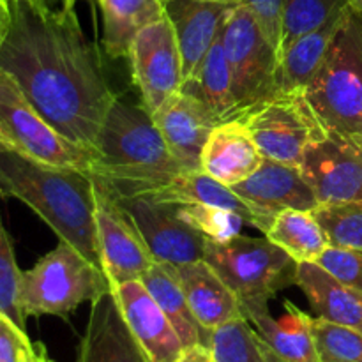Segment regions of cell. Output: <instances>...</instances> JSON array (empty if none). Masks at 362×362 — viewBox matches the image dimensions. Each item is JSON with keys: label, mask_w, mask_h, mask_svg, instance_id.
Masks as SVG:
<instances>
[{"label": "cell", "mask_w": 362, "mask_h": 362, "mask_svg": "<svg viewBox=\"0 0 362 362\" xmlns=\"http://www.w3.org/2000/svg\"><path fill=\"white\" fill-rule=\"evenodd\" d=\"M9 4L0 69L13 76L57 131L95 151L98 134L117 95L76 13L42 9L28 0Z\"/></svg>", "instance_id": "cell-1"}, {"label": "cell", "mask_w": 362, "mask_h": 362, "mask_svg": "<svg viewBox=\"0 0 362 362\" xmlns=\"http://www.w3.org/2000/svg\"><path fill=\"white\" fill-rule=\"evenodd\" d=\"M0 194L28 205L60 240L101 267L90 173L37 161L0 140Z\"/></svg>", "instance_id": "cell-2"}, {"label": "cell", "mask_w": 362, "mask_h": 362, "mask_svg": "<svg viewBox=\"0 0 362 362\" xmlns=\"http://www.w3.org/2000/svg\"><path fill=\"white\" fill-rule=\"evenodd\" d=\"M95 154L92 175L105 179L119 197L159 186L186 172L166 147L152 113L120 95L106 113Z\"/></svg>", "instance_id": "cell-3"}, {"label": "cell", "mask_w": 362, "mask_h": 362, "mask_svg": "<svg viewBox=\"0 0 362 362\" xmlns=\"http://www.w3.org/2000/svg\"><path fill=\"white\" fill-rule=\"evenodd\" d=\"M329 133L362 144V13L350 7L320 69L306 87Z\"/></svg>", "instance_id": "cell-4"}, {"label": "cell", "mask_w": 362, "mask_h": 362, "mask_svg": "<svg viewBox=\"0 0 362 362\" xmlns=\"http://www.w3.org/2000/svg\"><path fill=\"white\" fill-rule=\"evenodd\" d=\"M112 290L99 265L92 264L66 240L28 271H21L20 304L25 318L55 315L67 317L80 304L92 303Z\"/></svg>", "instance_id": "cell-5"}, {"label": "cell", "mask_w": 362, "mask_h": 362, "mask_svg": "<svg viewBox=\"0 0 362 362\" xmlns=\"http://www.w3.org/2000/svg\"><path fill=\"white\" fill-rule=\"evenodd\" d=\"M204 260L233 290L240 306L269 303L279 290L296 285L299 267L267 237L235 235L225 243L207 240Z\"/></svg>", "instance_id": "cell-6"}, {"label": "cell", "mask_w": 362, "mask_h": 362, "mask_svg": "<svg viewBox=\"0 0 362 362\" xmlns=\"http://www.w3.org/2000/svg\"><path fill=\"white\" fill-rule=\"evenodd\" d=\"M223 45L232 73L237 119L279 92V57L246 6H235L221 27Z\"/></svg>", "instance_id": "cell-7"}, {"label": "cell", "mask_w": 362, "mask_h": 362, "mask_svg": "<svg viewBox=\"0 0 362 362\" xmlns=\"http://www.w3.org/2000/svg\"><path fill=\"white\" fill-rule=\"evenodd\" d=\"M0 140L37 161L90 175L98 163L95 151L57 131L4 69H0Z\"/></svg>", "instance_id": "cell-8"}, {"label": "cell", "mask_w": 362, "mask_h": 362, "mask_svg": "<svg viewBox=\"0 0 362 362\" xmlns=\"http://www.w3.org/2000/svg\"><path fill=\"white\" fill-rule=\"evenodd\" d=\"M262 156L300 166L308 145L327 131L315 115L304 90H279L243 117Z\"/></svg>", "instance_id": "cell-9"}, {"label": "cell", "mask_w": 362, "mask_h": 362, "mask_svg": "<svg viewBox=\"0 0 362 362\" xmlns=\"http://www.w3.org/2000/svg\"><path fill=\"white\" fill-rule=\"evenodd\" d=\"M92 179L95 198V239L103 271L112 286L136 281L156 264V260L134 223L120 205L112 186L98 175H92Z\"/></svg>", "instance_id": "cell-10"}, {"label": "cell", "mask_w": 362, "mask_h": 362, "mask_svg": "<svg viewBox=\"0 0 362 362\" xmlns=\"http://www.w3.org/2000/svg\"><path fill=\"white\" fill-rule=\"evenodd\" d=\"M117 198L140 232L156 264L177 267L204 260L207 239L180 219L175 205L156 202L144 194H117Z\"/></svg>", "instance_id": "cell-11"}, {"label": "cell", "mask_w": 362, "mask_h": 362, "mask_svg": "<svg viewBox=\"0 0 362 362\" xmlns=\"http://www.w3.org/2000/svg\"><path fill=\"white\" fill-rule=\"evenodd\" d=\"M127 57L141 105L151 113L182 87V59L166 14L134 35Z\"/></svg>", "instance_id": "cell-12"}, {"label": "cell", "mask_w": 362, "mask_h": 362, "mask_svg": "<svg viewBox=\"0 0 362 362\" xmlns=\"http://www.w3.org/2000/svg\"><path fill=\"white\" fill-rule=\"evenodd\" d=\"M299 168L320 205L362 202V144L327 131L308 145Z\"/></svg>", "instance_id": "cell-13"}, {"label": "cell", "mask_w": 362, "mask_h": 362, "mask_svg": "<svg viewBox=\"0 0 362 362\" xmlns=\"http://www.w3.org/2000/svg\"><path fill=\"white\" fill-rule=\"evenodd\" d=\"M232 189L258 212L265 232L281 211L296 209L313 212L320 205L299 166H290L269 158L262 159L257 172L232 186Z\"/></svg>", "instance_id": "cell-14"}, {"label": "cell", "mask_w": 362, "mask_h": 362, "mask_svg": "<svg viewBox=\"0 0 362 362\" xmlns=\"http://www.w3.org/2000/svg\"><path fill=\"white\" fill-rule=\"evenodd\" d=\"M156 126L173 158L186 172L202 170V152L212 129L221 120L202 99L179 90L154 113Z\"/></svg>", "instance_id": "cell-15"}, {"label": "cell", "mask_w": 362, "mask_h": 362, "mask_svg": "<svg viewBox=\"0 0 362 362\" xmlns=\"http://www.w3.org/2000/svg\"><path fill=\"white\" fill-rule=\"evenodd\" d=\"M120 313L151 362H177L184 345L140 279L112 286Z\"/></svg>", "instance_id": "cell-16"}, {"label": "cell", "mask_w": 362, "mask_h": 362, "mask_svg": "<svg viewBox=\"0 0 362 362\" xmlns=\"http://www.w3.org/2000/svg\"><path fill=\"white\" fill-rule=\"evenodd\" d=\"M243 313L251 322L264 345L269 362H322L313 338V318L290 300L285 315L274 318L269 303L243 304Z\"/></svg>", "instance_id": "cell-17"}, {"label": "cell", "mask_w": 362, "mask_h": 362, "mask_svg": "<svg viewBox=\"0 0 362 362\" xmlns=\"http://www.w3.org/2000/svg\"><path fill=\"white\" fill-rule=\"evenodd\" d=\"M90 304L76 362H151L127 327L112 290Z\"/></svg>", "instance_id": "cell-18"}, {"label": "cell", "mask_w": 362, "mask_h": 362, "mask_svg": "<svg viewBox=\"0 0 362 362\" xmlns=\"http://www.w3.org/2000/svg\"><path fill=\"white\" fill-rule=\"evenodd\" d=\"M233 6L235 4L204 0H168L165 4L166 16L172 21L180 49L184 81L197 73Z\"/></svg>", "instance_id": "cell-19"}, {"label": "cell", "mask_w": 362, "mask_h": 362, "mask_svg": "<svg viewBox=\"0 0 362 362\" xmlns=\"http://www.w3.org/2000/svg\"><path fill=\"white\" fill-rule=\"evenodd\" d=\"M262 159L264 156L246 124L232 119L212 129L202 152V170L232 187L253 175Z\"/></svg>", "instance_id": "cell-20"}, {"label": "cell", "mask_w": 362, "mask_h": 362, "mask_svg": "<svg viewBox=\"0 0 362 362\" xmlns=\"http://www.w3.org/2000/svg\"><path fill=\"white\" fill-rule=\"evenodd\" d=\"M191 311L204 329L212 332L228 322L246 318L239 297L205 260L173 265Z\"/></svg>", "instance_id": "cell-21"}, {"label": "cell", "mask_w": 362, "mask_h": 362, "mask_svg": "<svg viewBox=\"0 0 362 362\" xmlns=\"http://www.w3.org/2000/svg\"><path fill=\"white\" fill-rule=\"evenodd\" d=\"M133 194H144V197L152 198L156 202H165V204L173 205L204 204L226 209V211L239 214L246 221V225L265 233V225L260 216H258V212L247 202L237 197L232 187L219 182L218 179L205 173L204 170L179 173L168 182L147 187V189L138 191V193ZM124 197H127V194H124Z\"/></svg>", "instance_id": "cell-22"}, {"label": "cell", "mask_w": 362, "mask_h": 362, "mask_svg": "<svg viewBox=\"0 0 362 362\" xmlns=\"http://www.w3.org/2000/svg\"><path fill=\"white\" fill-rule=\"evenodd\" d=\"M296 285L304 292L318 318L362 332V292L343 285L315 262L297 267Z\"/></svg>", "instance_id": "cell-23"}, {"label": "cell", "mask_w": 362, "mask_h": 362, "mask_svg": "<svg viewBox=\"0 0 362 362\" xmlns=\"http://www.w3.org/2000/svg\"><path fill=\"white\" fill-rule=\"evenodd\" d=\"M350 6L325 21L322 27L303 35L279 57V90H306L320 69L336 34L345 21Z\"/></svg>", "instance_id": "cell-24"}, {"label": "cell", "mask_w": 362, "mask_h": 362, "mask_svg": "<svg viewBox=\"0 0 362 362\" xmlns=\"http://www.w3.org/2000/svg\"><path fill=\"white\" fill-rule=\"evenodd\" d=\"M140 281L144 283L152 299L159 304L163 313L168 317L184 349H191L194 345H211V332L202 327L191 311L173 265L154 264L141 276Z\"/></svg>", "instance_id": "cell-25"}, {"label": "cell", "mask_w": 362, "mask_h": 362, "mask_svg": "<svg viewBox=\"0 0 362 362\" xmlns=\"http://www.w3.org/2000/svg\"><path fill=\"white\" fill-rule=\"evenodd\" d=\"M103 14V46L112 59L127 57L134 35L166 14L163 0H98Z\"/></svg>", "instance_id": "cell-26"}, {"label": "cell", "mask_w": 362, "mask_h": 362, "mask_svg": "<svg viewBox=\"0 0 362 362\" xmlns=\"http://www.w3.org/2000/svg\"><path fill=\"white\" fill-rule=\"evenodd\" d=\"M180 90L202 99L218 115L221 122L237 119L232 73H230V64L226 59L225 45H223L221 30H219L218 37L207 52L205 59L202 60L197 73L189 80L184 81Z\"/></svg>", "instance_id": "cell-27"}, {"label": "cell", "mask_w": 362, "mask_h": 362, "mask_svg": "<svg viewBox=\"0 0 362 362\" xmlns=\"http://www.w3.org/2000/svg\"><path fill=\"white\" fill-rule=\"evenodd\" d=\"M265 237L286 251L297 264L317 262L329 246L327 233L313 212L296 209L279 212L265 232Z\"/></svg>", "instance_id": "cell-28"}, {"label": "cell", "mask_w": 362, "mask_h": 362, "mask_svg": "<svg viewBox=\"0 0 362 362\" xmlns=\"http://www.w3.org/2000/svg\"><path fill=\"white\" fill-rule=\"evenodd\" d=\"M349 7L346 0H283L279 57L292 42Z\"/></svg>", "instance_id": "cell-29"}, {"label": "cell", "mask_w": 362, "mask_h": 362, "mask_svg": "<svg viewBox=\"0 0 362 362\" xmlns=\"http://www.w3.org/2000/svg\"><path fill=\"white\" fill-rule=\"evenodd\" d=\"M209 349L216 362H269L257 331L246 318L214 329Z\"/></svg>", "instance_id": "cell-30"}, {"label": "cell", "mask_w": 362, "mask_h": 362, "mask_svg": "<svg viewBox=\"0 0 362 362\" xmlns=\"http://www.w3.org/2000/svg\"><path fill=\"white\" fill-rule=\"evenodd\" d=\"M313 214L327 233L329 244L362 251V202L318 205Z\"/></svg>", "instance_id": "cell-31"}, {"label": "cell", "mask_w": 362, "mask_h": 362, "mask_svg": "<svg viewBox=\"0 0 362 362\" xmlns=\"http://www.w3.org/2000/svg\"><path fill=\"white\" fill-rule=\"evenodd\" d=\"M20 283L21 271L14 258L11 237L0 216V315L27 334V318L20 304Z\"/></svg>", "instance_id": "cell-32"}, {"label": "cell", "mask_w": 362, "mask_h": 362, "mask_svg": "<svg viewBox=\"0 0 362 362\" xmlns=\"http://www.w3.org/2000/svg\"><path fill=\"white\" fill-rule=\"evenodd\" d=\"M180 219L193 226L207 240L225 243L232 237L240 235V230L246 225L239 214L221 207H212L204 204H180L175 205Z\"/></svg>", "instance_id": "cell-33"}, {"label": "cell", "mask_w": 362, "mask_h": 362, "mask_svg": "<svg viewBox=\"0 0 362 362\" xmlns=\"http://www.w3.org/2000/svg\"><path fill=\"white\" fill-rule=\"evenodd\" d=\"M311 329L322 361L362 362V332L318 317Z\"/></svg>", "instance_id": "cell-34"}, {"label": "cell", "mask_w": 362, "mask_h": 362, "mask_svg": "<svg viewBox=\"0 0 362 362\" xmlns=\"http://www.w3.org/2000/svg\"><path fill=\"white\" fill-rule=\"evenodd\" d=\"M315 264L320 265L343 285L362 292V251L329 244Z\"/></svg>", "instance_id": "cell-35"}, {"label": "cell", "mask_w": 362, "mask_h": 362, "mask_svg": "<svg viewBox=\"0 0 362 362\" xmlns=\"http://www.w3.org/2000/svg\"><path fill=\"white\" fill-rule=\"evenodd\" d=\"M240 6H246L260 23L262 30L267 35L271 45L278 52L281 45V11L283 0H237Z\"/></svg>", "instance_id": "cell-36"}, {"label": "cell", "mask_w": 362, "mask_h": 362, "mask_svg": "<svg viewBox=\"0 0 362 362\" xmlns=\"http://www.w3.org/2000/svg\"><path fill=\"white\" fill-rule=\"evenodd\" d=\"M32 345L28 334L0 315V362H25Z\"/></svg>", "instance_id": "cell-37"}, {"label": "cell", "mask_w": 362, "mask_h": 362, "mask_svg": "<svg viewBox=\"0 0 362 362\" xmlns=\"http://www.w3.org/2000/svg\"><path fill=\"white\" fill-rule=\"evenodd\" d=\"M177 362H216V361L209 346L194 345L191 346V349L184 350V354L179 357V361Z\"/></svg>", "instance_id": "cell-38"}, {"label": "cell", "mask_w": 362, "mask_h": 362, "mask_svg": "<svg viewBox=\"0 0 362 362\" xmlns=\"http://www.w3.org/2000/svg\"><path fill=\"white\" fill-rule=\"evenodd\" d=\"M25 362H53V361L49 359L45 345H41V343H34L32 349L28 350L27 357H25Z\"/></svg>", "instance_id": "cell-39"}, {"label": "cell", "mask_w": 362, "mask_h": 362, "mask_svg": "<svg viewBox=\"0 0 362 362\" xmlns=\"http://www.w3.org/2000/svg\"><path fill=\"white\" fill-rule=\"evenodd\" d=\"M9 20H11L9 0H0V42H2L7 28H9Z\"/></svg>", "instance_id": "cell-40"}, {"label": "cell", "mask_w": 362, "mask_h": 362, "mask_svg": "<svg viewBox=\"0 0 362 362\" xmlns=\"http://www.w3.org/2000/svg\"><path fill=\"white\" fill-rule=\"evenodd\" d=\"M28 2L35 4V6L42 7V9H48V11L67 9V0H28Z\"/></svg>", "instance_id": "cell-41"}, {"label": "cell", "mask_w": 362, "mask_h": 362, "mask_svg": "<svg viewBox=\"0 0 362 362\" xmlns=\"http://www.w3.org/2000/svg\"><path fill=\"white\" fill-rule=\"evenodd\" d=\"M349 2V6L352 7V9L359 11V13H362V0H346Z\"/></svg>", "instance_id": "cell-42"}, {"label": "cell", "mask_w": 362, "mask_h": 362, "mask_svg": "<svg viewBox=\"0 0 362 362\" xmlns=\"http://www.w3.org/2000/svg\"><path fill=\"white\" fill-rule=\"evenodd\" d=\"M204 2H219V4H239L237 0H204Z\"/></svg>", "instance_id": "cell-43"}, {"label": "cell", "mask_w": 362, "mask_h": 362, "mask_svg": "<svg viewBox=\"0 0 362 362\" xmlns=\"http://www.w3.org/2000/svg\"><path fill=\"white\" fill-rule=\"evenodd\" d=\"M78 0H67V9H74V4H76Z\"/></svg>", "instance_id": "cell-44"}, {"label": "cell", "mask_w": 362, "mask_h": 362, "mask_svg": "<svg viewBox=\"0 0 362 362\" xmlns=\"http://www.w3.org/2000/svg\"><path fill=\"white\" fill-rule=\"evenodd\" d=\"M322 362H334V361H322Z\"/></svg>", "instance_id": "cell-45"}, {"label": "cell", "mask_w": 362, "mask_h": 362, "mask_svg": "<svg viewBox=\"0 0 362 362\" xmlns=\"http://www.w3.org/2000/svg\"><path fill=\"white\" fill-rule=\"evenodd\" d=\"M163 2H165V4H166V2H168V0H163Z\"/></svg>", "instance_id": "cell-46"}]
</instances>
